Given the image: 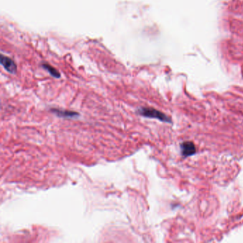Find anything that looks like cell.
I'll return each instance as SVG.
<instances>
[{
    "instance_id": "4",
    "label": "cell",
    "mask_w": 243,
    "mask_h": 243,
    "mask_svg": "<svg viewBox=\"0 0 243 243\" xmlns=\"http://www.w3.org/2000/svg\"><path fill=\"white\" fill-rule=\"evenodd\" d=\"M51 111L52 113L56 114V116L58 117H62V118H75L79 116V114L76 111H68V110H62V109L58 108H52Z\"/></svg>"
},
{
    "instance_id": "5",
    "label": "cell",
    "mask_w": 243,
    "mask_h": 243,
    "mask_svg": "<svg viewBox=\"0 0 243 243\" xmlns=\"http://www.w3.org/2000/svg\"><path fill=\"white\" fill-rule=\"evenodd\" d=\"M42 67H43L45 70L47 71V72L50 74L51 76H52L53 77L60 78V76H61L60 73L58 72L55 68H54L53 66H50L49 64H46V63H44V64H42Z\"/></svg>"
},
{
    "instance_id": "3",
    "label": "cell",
    "mask_w": 243,
    "mask_h": 243,
    "mask_svg": "<svg viewBox=\"0 0 243 243\" xmlns=\"http://www.w3.org/2000/svg\"><path fill=\"white\" fill-rule=\"evenodd\" d=\"M181 153L184 157H188L193 155L196 153V148L193 142L185 141L181 145Z\"/></svg>"
},
{
    "instance_id": "2",
    "label": "cell",
    "mask_w": 243,
    "mask_h": 243,
    "mask_svg": "<svg viewBox=\"0 0 243 243\" xmlns=\"http://www.w3.org/2000/svg\"><path fill=\"white\" fill-rule=\"evenodd\" d=\"M0 62H1L2 66L5 68V69L7 72L10 73V74H16L17 67L15 62L12 58L7 57V56L2 55Z\"/></svg>"
},
{
    "instance_id": "1",
    "label": "cell",
    "mask_w": 243,
    "mask_h": 243,
    "mask_svg": "<svg viewBox=\"0 0 243 243\" xmlns=\"http://www.w3.org/2000/svg\"><path fill=\"white\" fill-rule=\"evenodd\" d=\"M138 113L144 117L150 118H155L158 120L166 123H171L172 121L169 116L161 111L153 108H140L138 110Z\"/></svg>"
}]
</instances>
